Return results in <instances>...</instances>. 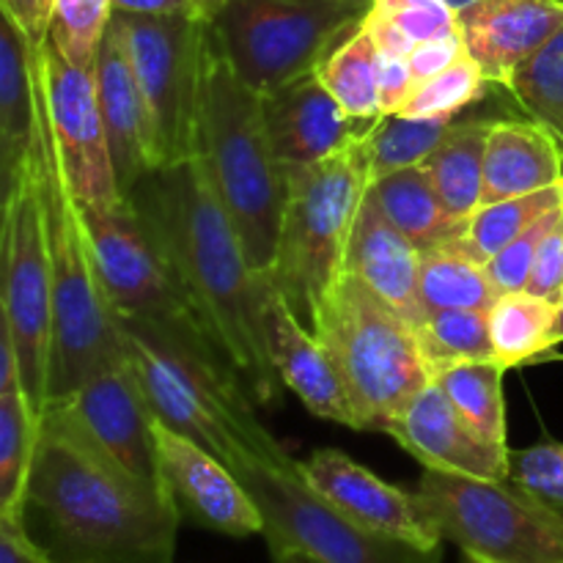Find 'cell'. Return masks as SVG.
I'll use <instances>...</instances> for the list:
<instances>
[{"mask_svg": "<svg viewBox=\"0 0 563 563\" xmlns=\"http://www.w3.org/2000/svg\"><path fill=\"white\" fill-rule=\"evenodd\" d=\"M124 198L247 394L262 405L278 401L284 383L264 339L267 278L247 264L240 236L196 154L148 170Z\"/></svg>", "mask_w": 563, "mask_h": 563, "instance_id": "1", "label": "cell"}, {"mask_svg": "<svg viewBox=\"0 0 563 563\" xmlns=\"http://www.w3.org/2000/svg\"><path fill=\"white\" fill-rule=\"evenodd\" d=\"M22 526L53 563H170L179 511L42 416Z\"/></svg>", "mask_w": 563, "mask_h": 563, "instance_id": "2", "label": "cell"}, {"mask_svg": "<svg viewBox=\"0 0 563 563\" xmlns=\"http://www.w3.org/2000/svg\"><path fill=\"white\" fill-rule=\"evenodd\" d=\"M196 157L234 225L247 264L267 275L286 207V170L264 124L262 93L247 86L207 31L198 97Z\"/></svg>", "mask_w": 563, "mask_h": 563, "instance_id": "3", "label": "cell"}, {"mask_svg": "<svg viewBox=\"0 0 563 563\" xmlns=\"http://www.w3.org/2000/svg\"><path fill=\"white\" fill-rule=\"evenodd\" d=\"M27 165L42 207L49 286H53L47 401H55L80 388L93 374L124 361V350H121L113 311L108 308L99 286L80 207L66 185L42 93L36 99V130L27 152Z\"/></svg>", "mask_w": 563, "mask_h": 563, "instance_id": "4", "label": "cell"}, {"mask_svg": "<svg viewBox=\"0 0 563 563\" xmlns=\"http://www.w3.org/2000/svg\"><path fill=\"white\" fill-rule=\"evenodd\" d=\"M284 170L289 192L267 278L313 333L324 300L346 275V247L374 179L368 130L328 159Z\"/></svg>", "mask_w": 563, "mask_h": 563, "instance_id": "5", "label": "cell"}, {"mask_svg": "<svg viewBox=\"0 0 563 563\" xmlns=\"http://www.w3.org/2000/svg\"><path fill=\"white\" fill-rule=\"evenodd\" d=\"M115 328L143 399L163 427L212 451L225 465L240 454L269 465L295 462L258 423L234 368L185 352L141 324L115 322Z\"/></svg>", "mask_w": 563, "mask_h": 563, "instance_id": "6", "label": "cell"}, {"mask_svg": "<svg viewBox=\"0 0 563 563\" xmlns=\"http://www.w3.org/2000/svg\"><path fill=\"white\" fill-rule=\"evenodd\" d=\"M313 335L333 357L361 432H388L432 383L416 328L352 275L330 291Z\"/></svg>", "mask_w": 563, "mask_h": 563, "instance_id": "7", "label": "cell"}, {"mask_svg": "<svg viewBox=\"0 0 563 563\" xmlns=\"http://www.w3.org/2000/svg\"><path fill=\"white\" fill-rule=\"evenodd\" d=\"M80 218L115 322L141 324L185 352L234 368L130 203L115 209L80 207Z\"/></svg>", "mask_w": 563, "mask_h": 563, "instance_id": "8", "label": "cell"}, {"mask_svg": "<svg viewBox=\"0 0 563 563\" xmlns=\"http://www.w3.org/2000/svg\"><path fill=\"white\" fill-rule=\"evenodd\" d=\"M372 0H225L209 20L236 75L258 93L317 71L361 31Z\"/></svg>", "mask_w": 563, "mask_h": 563, "instance_id": "9", "label": "cell"}, {"mask_svg": "<svg viewBox=\"0 0 563 563\" xmlns=\"http://www.w3.org/2000/svg\"><path fill=\"white\" fill-rule=\"evenodd\" d=\"M445 542L487 563H563V509L506 482L423 471L416 487Z\"/></svg>", "mask_w": 563, "mask_h": 563, "instance_id": "10", "label": "cell"}, {"mask_svg": "<svg viewBox=\"0 0 563 563\" xmlns=\"http://www.w3.org/2000/svg\"><path fill=\"white\" fill-rule=\"evenodd\" d=\"M229 467L262 511L269 550L295 548L319 563H443V548L423 550L346 520L302 482L297 462L269 465L240 454Z\"/></svg>", "mask_w": 563, "mask_h": 563, "instance_id": "11", "label": "cell"}, {"mask_svg": "<svg viewBox=\"0 0 563 563\" xmlns=\"http://www.w3.org/2000/svg\"><path fill=\"white\" fill-rule=\"evenodd\" d=\"M146 99L159 165L196 154L198 97L209 20L113 14Z\"/></svg>", "mask_w": 563, "mask_h": 563, "instance_id": "12", "label": "cell"}, {"mask_svg": "<svg viewBox=\"0 0 563 563\" xmlns=\"http://www.w3.org/2000/svg\"><path fill=\"white\" fill-rule=\"evenodd\" d=\"M42 416L58 423L121 478L174 506L159 467L154 416L126 357L93 374L64 399L47 401Z\"/></svg>", "mask_w": 563, "mask_h": 563, "instance_id": "13", "label": "cell"}, {"mask_svg": "<svg viewBox=\"0 0 563 563\" xmlns=\"http://www.w3.org/2000/svg\"><path fill=\"white\" fill-rule=\"evenodd\" d=\"M0 297L9 311L14 333L20 388L33 410L42 416L47 405L49 341H53V286H49L47 240H44L42 207L31 165L25 168L20 196L11 209L5 231L3 267H0Z\"/></svg>", "mask_w": 563, "mask_h": 563, "instance_id": "14", "label": "cell"}, {"mask_svg": "<svg viewBox=\"0 0 563 563\" xmlns=\"http://www.w3.org/2000/svg\"><path fill=\"white\" fill-rule=\"evenodd\" d=\"M38 93L75 201L86 209L121 207L126 198L110 159L93 66L71 64L44 42L38 49Z\"/></svg>", "mask_w": 563, "mask_h": 563, "instance_id": "15", "label": "cell"}, {"mask_svg": "<svg viewBox=\"0 0 563 563\" xmlns=\"http://www.w3.org/2000/svg\"><path fill=\"white\" fill-rule=\"evenodd\" d=\"M297 471L319 498L355 526L423 550L443 548V533L416 493L383 482L344 451H313L311 460L297 462Z\"/></svg>", "mask_w": 563, "mask_h": 563, "instance_id": "16", "label": "cell"}, {"mask_svg": "<svg viewBox=\"0 0 563 563\" xmlns=\"http://www.w3.org/2000/svg\"><path fill=\"white\" fill-rule=\"evenodd\" d=\"M159 467L179 517L225 537L264 533V517L245 484L212 451L181 438L154 418Z\"/></svg>", "mask_w": 563, "mask_h": 563, "instance_id": "17", "label": "cell"}, {"mask_svg": "<svg viewBox=\"0 0 563 563\" xmlns=\"http://www.w3.org/2000/svg\"><path fill=\"white\" fill-rule=\"evenodd\" d=\"M385 434H390L427 471L454 473L478 482L509 478L511 449H498L478 438L434 383L407 405Z\"/></svg>", "mask_w": 563, "mask_h": 563, "instance_id": "18", "label": "cell"}, {"mask_svg": "<svg viewBox=\"0 0 563 563\" xmlns=\"http://www.w3.org/2000/svg\"><path fill=\"white\" fill-rule=\"evenodd\" d=\"M264 124L284 168H302L341 152L368 126L344 113L317 71L262 91Z\"/></svg>", "mask_w": 563, "mask_h": 563, "instance_id": "19", "label": "cell"}, {"mask_svg": "<svg viewBox=\"0 0 563 563\" xmlns=\"http://www.w3.org/2000/svg\"><path fill=\"white\" fill-rule=\"evenodd\" d=\"M264 339H267L269 361L284 388H289L317 418L361 432L355 407L335 372L333 357L311 330L302 328V322L291 313L269 278L264 289Z\"/></svg>", "mask_w": 563, "mask_h": 563, "instance_id": "20", "label": "cell"}, {"mask_svg": "<svg viewBox=\"0 0 563 563\" xmlns=\"http://www.w3.org/2000/svg\"><path fill=\"white\" fill-rule=\"evenodd\" d=\"M93 75H97V97L104 132H108L110 159H113L121 192L126 196L141 176L159 168V154L146 99H143L130 53H126L124 38H121L113 20L104 31L102 44H99Z\"/></svg>", "mask_w": 563, "mask_h": 563, "instance_id": "21", "label": "cell"}, {"mask_svg": "<svg viewBox=\"0 0 563 563\" xmlns=\"http://www.w3.org/2000/svg\"><path fill=\"white\" fill-rule=\"evenodd\" d=\"M467 55L493 86H509L515 71L563 27L555 0H478L456 14Z\"/></svg>", "mask_w": 563, "mask_h": 563, "instance_id": "22", "label": "cell"}, {"mask_svg": "<svg viewBox=\"0 0 563 563\" xmlns=\"http://www.w3.org/2000/svg\"><path fill=\"white\" fill-rule=\"evenodd\" d=\"M418 273L421 251L385 218L372 192H366L346 247V275L361 280L374 297L418 328L427 317Z\"/></svg>", "mask_w": 563, "mask_h": 563, "instance_id": "23", "label": "cell"}, {"mask_svg": "<svg viewBox=\"0 0 563 563\" xmlns=\"http://www.w3.org/2000/svg\"><path fill=\"white\" fill-rule=\"evenodd\" d=\"M559 181H563V148L542 124L531 119L489 121L484 203L548 190Z\"/></svg>", "mask_w": 563, "mask_h": 563, "instance_id": "24", "label": "cell"}, {"mask_svg": "<svg viewBox=\"0 0 563 563\" xmlns=\"http://www.w3.org/2000/svg\"><path fill=\"white\" fill-rule=\"evenodd\" d=\"M368 192L383 209L385 218L418 247V251H434L454 242L465 231L467 220L456 218L443 198L438 196L421 165L401 168L394 174L374 176Z\"/></svg>", "mask_w": 563, "mask_h": 563, "instance_id": "25", "label": "cell"}, {"mask_svg": "<svg viewBox=\"0 0 563 563\" xmlns=\"http://www.w3.org/2000/svg\"><path fill=\"white\" fill-rule=\"evenodd\" d=\"M38 47L0 0V130L22 154L36 130Z\"/></svg>", "mask_w": 563, "mask_h": 563, "instance_id": "26", "label": "cell"}, {"mask_svg": "<svg viewBox=\"0 0 563 563\" xmlns=\"http://www.w3.org/2000/svg\"><path fill=\"white\" fill-rule=\"evenodd\" d=\"M432 383L451 401L462 421L482 440L498 449L506 445L504 374L495 361H451L429 366Z\"/></svg>", "mask_w": 563, "mask_h": 563, "instance_id": "27", "label": "cell"}, {"mask_svg": "<svg viewBox=\"0 0 563 563\" xmlns=\"http://www.w3.org/2000/svg\"><path fill=\"white\" fill-rule=\"evenodd\" d=\"M487 126L489 121H454L445 141L421 165L445 207L462 220H471L484 203Z\"/></svg>", "mask_w": 563, "mask_h": 563, "instance_id": "28", "label": "cell"}, {"mask_svg": "<svg viewBox=\"0 0 563 563\" xmlns=\"http://www.w3.org/2000/svg\"><path fill=\"white\" fill-rule=\"evenodd\" d=\"M559 207H563V181L548 190L528 192V196L482 203L476 214L467 220L465 231L445 247L478 264H487L495 253L504 251L511 240H517L522 231L537 225Z\"/></svg>", "mask_w": 563, "mask_h": 563, "instance_id": "29", "label": "cell"}, {"mask_svg": "<svg viewBox=\"0 0 563 563\" xmlns=\"http://www.w3.org/2000/svg\"><path fill=\"white\" fill-rule=\"evenodd\" d=\"M559 306L531 291L500 295L489 308V335H493L495 363L515 368L553 350V328Z\"/></svg>", "mask_w": 563, "mask_h": 563, "instance_id": "30", "label": "cell"}, {"mask_svg": "<svg viewBox=\"0 0 563 563\" xmlns=\"http://www.w3.org/2000/svg\"><path fill=\"white\" fill-rule=\"evenodd\" d=\"M317 75L352 121L368 126L383 119L379 49L374 47L372 36L363 31V25L322 60Z\"/></svg>", "mask_w": 563, "mask_h": 563, "instance_id": "31", "label": "cell"}, {"mask_svg": "<svg viewBox=\"0 0 563 563\" xmlns=\"http://www.w3.org/2000/svg\"><path fill=\"white\" fill-rule=\"evenodd\" d=\"M418 291L427 311H489L500 297L484 264L449 247L421 253Z\"/></svg>", "mask_w": 563, "mask_h": 563, "instance_id": "32", "label": "cell"}, {"mask_svg": "<svg viewBox=\"0 0 563 563\" xmlns=\"http://www.w3.org/2000/svg\"><path fill=\"white\" fill-rule=\"evenodd\" d=\"M42 416L16 385L0 396V515H20Z\"/></svg>", "mask_w": 563, "mask_h": 563, "instance_id": "33", "label": "cell"}, {"mask_svg": "<svg viewBox=\"0 0 563 563\" xmlns=\"http://www.w3.org/2000/svg\"><path fill=\"white\" fill-rule=\"evenodd\" d=\"M451 126H454V119H443V115H383L368 126L372 176L423 165L429 154L445 141Z\"/></svg>", "mask_w": 563, "mask_h": 563, "instance_id": "34", "label": "cell"}, {"mask_svg": "<svg viewBox=\"0 0 563 563\" xmlns=\"http://www.w3.org/2000/svg\"><path fill=\"white\" fill-rule=\"evenodd\" d=\"M506 91L563 148V27L515 71Z\"/></svg>", "mask_w": 563, "mask_h": 563, "instance_id": "35", "label": "cell"}, {"mask_svg": "<svg viewBox=\"0 0 563 563\" xmlns=\"http://www.w3.org/2000/svg\"><path fill=\"white\" fill-rule=\"evenodd\" d=\"M416 335L429 366L451 361H495L489 311H427Z\"/></svg>", "mask_w": 563, "mask_h": 563, "instance_id": "36", "label": "cell"}, {"mask_svg": "<svg viewBox=\"0 0 563 563\" xmlns=\"http://www.w3.org/2000/svg\"><path fill=\"white\" fill-rule=\"evenodd\" d=\"M110 16L113 0H55L47 42L71 64L93 66Z\"/></svg>", "mask_w": 563, "mask_h": 563, "instance_id": "37", "label": "cell"}, {"mask_svg": "<svg viewBox=\"0 0 563 563\" xmlns=\"http://www.w3.org/2000/svg\"><path fill=\"white\" fill-rule=\"evenodd\" d=\"M493 88V80L482 71V66L465 55L456 60L451 69L440 71L438 77L427 82H418L416 91L405 102L399 113L405 115H443V119H454L460 110L471 108L478 99L487 97Z\"/></svg>", "mask_w": 563, "mask_h": 563, "instance_id": "38", "label": "cell"}, {"mask_svg": "<svg viewBox=\"0 0 563 563\" xmlns=\"http://www.w3.org/2000/svg\"><path fill=\"white\" fill-rule=\"evenodd\" d=\"M509 482L563 509V443L509 451Z\"/></svg>", "mask_w": 563, "mask_h": 563, "instance_id": "39", "label": "cell"}, {"mask_svg": "<svg viewBox=\"0 0 563 563\" xmlns=\"http://www.w3.org/2000/svg\"><path fill=\"white\" fill-rule=\"evenodd\" d=\"M374 14L394 22L412 44L456 31V11L443 0H372Z\"/></svg>", "mask_w": 563, "mask_h": 563, "instance_id": "40", "label": "cell"}, {"mask_svg": "<svg viewBox=\"0 0 563 563\" xmlns=\"http://www.w3.org/2000/svg\"><path fill=\"white\" fill-rule=\"evenodd\" d=\"M559 209L550 212L548 218L539 220V223L531 225L528 231H522L517 240H511L504 251H498L487 264H484V269H487L489 280H493V286L498 289V295L526 291L528 278H531L533 258H537L539 251V242H542V236L548 234V229L553 225Z\"/></svg>", "mask_w": 563, "mask_h": 563, "instance_id": "41", "label": "cell"}, {"mask_svg": "<svg viewBox=\"0 0 563 563\" xmlns=\"http://www.w3.org/2000/svg\"><path fill=\"white\" fill-rule=\"evenodd\" d=\"M526 291L542 297V300L561 306L563 300V207L555 214L553 225L539 242L537 258H533L531 278H528Z\"/></svg>", "mask_w": 563, "mask_h": 563, "instance_id": "42", "label": "cell"}, {"mask_svg": "<svg viewBox=\"0 0 563 563\" xmlns=\"http://www.w3.org/2000/svg\"><path fill=\"white\" fill-rule=\"evenodd\" d=\"M465 55H467L465 38H462V31L456 27V31L445 33V36L416 44V49L407 55V60H410L412 77H416V86H418V82H427L432 80V77H438L440 71L451 69V66H454L456 60L465 58Z\"/></svg>", "mask_w": 563, "mask_h": 563, "instance_id": "43", "label": "cell"}, {"mask_svg": "<svg viewBox=\"0 0 563 563\" xmlns=\"http://www.w3.org/2000/svg\"><path fill=\"white\" fill-rule=\"evenodd\" d=\"M27 154H22L14 143L0 130V267H3L5 251V231H9L11 209H14L16 196H20L22 179H25Z\"/></svg>", "mask_w": 563, "mask_h": 563, "instance_id": "44", "label": "cell"}, {"mask_svg": "<svg viewBox=\"0 0 563 563\" xmlns=\"http://www.w3.org/2000/svg\"><path fill=\"white\" fill-rule=\"evenodd\" d=\"M416 91L410 60L401 55H379V104L383 115L399 113L410 93Z\"/></svg>", "mask_w": 563, "mask_h": 563, "instance_id": "45", "label": "cell"}, {"mask_svg": "<svg viewBox=\"0 0 563 563\" xmlns=\"http://www.w3.org/2000/svg\"><path fill=\"white\" fill-rule=\"evenodd\" d=\"M0 563H53L31 539L20 515H0Z\"/></svg>", "mask_w": 563, "mask_h": 563, "instance_id": "46", "label": "cell"}, {"mask_svg": "<svg viewBox=\"0 0 563 563\" xmlns=\"http://www.w3.org/2000/svg\"><path fill=\"white\" fill-rule=\"evenodd\" d=\"M113 14L198 16L203 20L198 0H113Z\"/></svg>", "mask_w": 563, "mask_h": 563, "instance_id": "47", "label": "cell"}, {"mask_svg": "<svg viewBox=\"0 0 563 563\" xmlns=\"http://www.w3.org/2000/svg\"><path fill=\"white\" fill-rule=\"evenodd\" d=\"M16 385H20V363H16L14 333H11L5 302L0 297V396H5Z\"/></svg>", "mask_w": 563, "mask_h": 563, "instance_id": "48", "label": "cell"}, {"mask_svg": "<svg viewBox=\"0 0 563 563\" xmlns=\"http://www.w3.org/2000/svg\"><path fill=\"white\" fill-rule=\"evenodd\" d=\"M9 5L11 14L16 16L25 33L31 36V42L36 47H42L47 42V33H49V14L44 11L42 0H3Z\"/></svg>", "mask_w": 563, "mask_h": 563, "instance_id": "49", "label": "cell"}, {"mask_svg": "<svg viewBox=\"0 0 563 563\" xmlns=\"http://www.w3.org/2000/svg\"><path fill=\"white\" fill-rule=\"evenodd\" d=\"M273 553V563H319L313 561L311 555H306L302 550H295V548H275L269 550Z\"/></svg>", "mask_w": 563, "mask_h": 563, "instance_id": "50", "label": "cell"}, {"mask_svg": "<svg viewBox=\"0 0 563 563\" xmlns=\"http://www.w3.org/2000/svg\"><path fill=\"white\" fill-rule=\"evenodd\" d=\"M223 3H225V0H198V5H201L203 20H212V14H214V11H218Z\"/></svg>", "mask_w": 563, "mask_h": 563, "instance_id": "51", "label": "cell"}, {"mask_svg": "<svg viewBox=\"0 0 563 563\" xmlns=\"http://www.w3.org/2000/svg\"><path fill=\"white\" fill-rule=\"evenodd\" d=\"M563 344V300L559 306V319H555V328H553V346Z\"/></svg>", "mask_w": 563, "mask_h": 563, "instance_id": "52", "label": "cell"}, {"mask_svg": "<svg viewBox=\"0 0 563 563\" xmlns=\"http://www.w3.org/2000/svg\"><path fill=\"white\" fill-rule=\"evenodd\" d=\"M445 5H451V9L456 11V14H460L462 9H467V5H473V3H478V0H443Z\"/></svg>", "mask_w": 563, "mask_h": 563, "instance_id": "53", "label": "cell"}, {"mask_svg": "<svg viewBox=\"0 0 563 563\" xmlns=\"http://www.w3.org/2000/svg\"><path fill=\"white\" fill-rule=\"evenodd\" d=\"M462 563H487V561L476 559V555H467V553H462Z\"/></svg>", "mask_w": 563, "mask_h": 563, "instance_id": "54", "label": "cell"}, {"mask_svg": "<svg viewBox=\"0 0 563 563\" xmlns=\"http://www.w3.org/2000/svg\"><path fill=\"white\" fill-rule=\"evenodd\" d=\"M555 3H561V5H563V0H555Z\"/></svg>", "mask_w": 563, "mask_h": 563, "instance_id": "55", "label": "cell"}]
</instances>
